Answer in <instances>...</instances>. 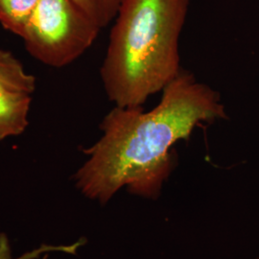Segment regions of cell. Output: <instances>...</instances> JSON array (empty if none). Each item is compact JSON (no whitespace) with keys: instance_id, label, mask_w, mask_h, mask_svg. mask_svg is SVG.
<instances>
[{"instance_id":"6da1fadb","label":"cell","mask_w":259,"mask_h":259,"mask_svg":"<svg viewBox=\"0 0 259 259\" xmlns=\"http://www.w3.org/2000/svg\"><path fill=\"white\" fill-rule=\"evenodd\" d=\"M227 118L220 94L182 69L153 110L115 106L104 117L101 138L83 151L88 159L73 176L75 186L102 205L124 186L157 199L174 168L172 147L195 128Z\"/></svg>"},{"instance_id":"7a4b0ae2","label":"cell","mask_w":259,"mask_h":259,"mask_svg":"<svg viewBox=\"0 0 259 259\" xmlns=\"http://www.w3.org/2000/svg\"><path fill=\"white\" fill-rule=\"evenodd\" d=\"M189 0H122L100 75L115 106L139 108L182 68L179 41Z\"/></svg>"},{"instance_id":"3957f363","label":"cell","mask_w":259,"mask_h":259,"mask_svg":"<svg viewBox=\"0 0 259 259\" xmlns=\"http://www.w3.org/2000/svg\"><path fill=\"white\" fill-rule=\"evenodd\" d=\"M100 30L73 0H38L20 37L38 62L61 68L83 55Z\"/></svg>"},{"instance_id":"277c9868","label":"cell","mask_w":259,"mask_h":259,"mask_svg":"<svg viewBox=\"0 0 259 259\" xmlns=\"http://www.w3.org/2000/svg\"><path fill=\"white\" fill-rule=\"evenodd\" d=\"M32 94L0 88V140L19 137L29 125Z\"/></svg>"},{"instance_id":"5b68a950","label":"cell","mask_w":259,"mask_h":259,"mask_svg":"<svg viewBox=\"0 0 259 259\" xmlns=\"http://www.w3.org/2000/svg\"><path fill=\"white\" fill-rule=\"evenodd\" d=\"M0 88L21 93L36 90V78L9 51L0 49Z\"/></svg>"},{"instance_id":"8992f818","label":"cell","mask_w":259,"mask_h":259,"mask_svg":"<svg viewBox=\"0 0 259 259\" xmlns=\"http://www.w3.org/2000/svg\"><path fill=\"white\" fill-rule=\"evenodd\" d=\"M38 0H0V24L21 37Z\"/></svg>"},{"instance_id":"52a82bcc","label":"cell","mask_w":259,"mask_h":259,"mask_svg":"<svg viewBox=\"0 0 259 259\" xmlns=\"http://www.w3.org/2000/svg\"><path fill=\"white\" fill-rule=\"evenodd\" d=\"M82 243L77 242L70 245H50L44 244L33 250L15 257L11 246L9 237L5 232H0V259H38L49 255L52 252L75 253L81 247Z\"/></svg>"},{"instance_id":"ba28073f","label":"cell","mask_w":259,"mask_h":259,"mask_svg":"<svg viewBox=\"0 0 259 259\" xmlns=\"http://www.w3.org/2000/svg\"><path fill=\"white\" fill-rule=\"evenodd\" d=\"M88 17L100 28L107 27L113 21L122 0H73Z\"/></svg>"}]
</instances>
